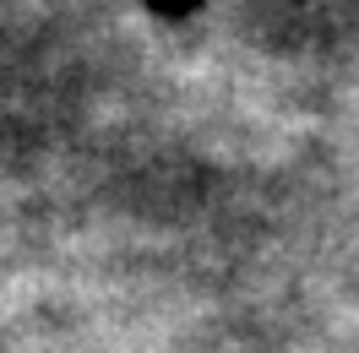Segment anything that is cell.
Here are the masks:
<instances>
[{
	"label": "cell",
	"mask_w": 359,
	"mask_h": 353,
	"mask_svg": "<svg viewBox=\"0 0 359 353\" xmlns=\"http://www.w3.org/2000/svg\"><path fill=\"white\" fill-rule=\"evenodd\" d=\"M147 6H153L158 17H185V11H196L202 0H147Z\"/></svg>",
	"instance_id": "1"
}]
</instances>
